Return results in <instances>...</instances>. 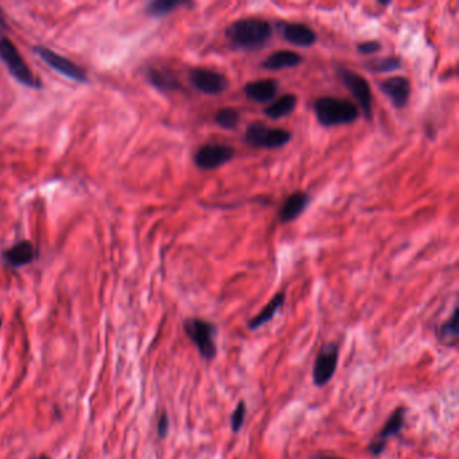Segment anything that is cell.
<instances>
[{"mask_svg": "<svg viewBox=\"0 0 459 459\" xmlns=\"http://www.w3.org/2000/svg\"><path fill=\"white\" fill-rule=\"evenodd\" d=\"M273 28L270 22L261 18H243L230 23L225 35L233 47L240 50H257L272 37Z\"/></svg>", "mask_w": 459, "mask_h": 459, "instance_id": "cell-1", "label": "cell"}, {"mask_svg": "<svg viewBox=\"0 0 459 459\" xmlns=\"http://www.w3.org/2000/svg\"><path fill=\"white\" fill-rule=\"evenodd\" d=\"M317 120L326 128L354 123L360 116V109L351 100L324 96L314 101Z\"/></svg>", "mask_w": 459, "mask_h": 459, "instance_id": "cell-2", "label": "cell"}, {"mask_svg": "<svg viewBox=\"0 0 459 459\" xmlns=\"http://www.w3.org/2000/svg\"><path fill=\"white\" fill-rule=\"evenodd\" d=\"M183 332L186 337L194 344L205 361L210 363L216 360L218 353L216 342L218 330L215 322L200 317L186 318L183 321Z\"/></svg>", "mask_w": 459, "mask_h": 459, "instance_id": "cell-3", "label": "cell"}, {"mask_svg": "<svg viewBox=\"0 0 459 459\" xmlns=\"http://www.w3.org/2000/svg\"><path fill=\"white\" fill-rule=\"evenodd\" d=\"M0 60L6 64L8 72L15 80L21 82L22 85L28 88L40 89L41 81L37 80L35 74L30 69L28 62L23 60V57L19 53L13 41L0 33Z\"/></svg>", "mask_w": 459, "mask_h": 459, "instance_id": "cell-4", "label": "cell"}, {"mask_svg": "<svg viewBox=\"0 0 459 459\" xmlns=\"http://www.w3.org/2000/svg\"><path fill=\"white\" fill-rule=\"evenodd\" d=\"M291 132L283 128H273L261 122L251 123L246 127L244 140L254 149H280L291 140Z\"/></svg>", "mask_w": 459, "mask_h": 459, "instance_id": "cell-5", "label": "cell"}, {"mask_svg": "<svg viewBox=\"0 0 459 459\" xmlns=\"http://www.w3.org/2000/svg\"><path fill=\"white\" fill-rule=\"evenodd\" d=\"M339 360L338 342L324 344L315 356L312 365V382L315 387L322 388L334 378Z\"/></svg>", "mask_w": 459, "mask_h": 459, "instance_id": "cell-6", "label": "cell"}, {"mask_svg": "<svg viewBox=\"0 0 459 459\" xmlns=\"http://www.w3.org/2000/svg\"><path fill=\"white\" fill-rule=\"evenodd\" d=\"M338 76L341 81L345 84V86L351 91V95L357 100L360 107L363 109L365 118L369 120L372 119V104H373V96L370 91V85L366 81V79L360 76L358 73L353 72L351 69H338Z\"/></svg>", "mask_w": 459, "mask_h": 459, "instance_id": "cell-7", "label": "cell"}, {"mask_svg": "<svg viewBox=\"0 0 459 459\" xmlns=\"http://www.w3.org/2000/svg\"><path fill=\"white\" fill-rule=\"evenodd\" d=\"M33 50L43 62H46L50 68L55 69V72L61 73L62 76L77 82L88 81V74L85 69L79 67L76 62L70 61L67 57H62L45 46H35Z\"/></svg>", "mask_w": 459, "mask_h": 459, "instance_id": "cell-8", "label": "cell"}, {"mask_svg": "<svg viewBox=\"0 0 459 459\" xmlns=\"http://www.w3.org/2000/svg\"><path fill=\"white\" fill-rule=\"evenodd\" d=\"M234 157V149L221 143H206L197 149L194 163L203 171L216 170L218 167L230 162Z\"/></svg>", "mask_w": 459, "mask_h": 459, "instance_id": "cell-9", "label": "cell"}, {"mask_svg": "<svg viewBox=\"0 0 459 459\" xmlns=\"http://www.w3.org/2000/svg\"><path fill=\"white\" fill-rule=\"evenodd\" d=\"M405 415H407L405 407L400 405L395 408V411L390 415V418L387 419V421L384 423L382 429L376 435V438L366 447L369 454H372L373 457H380L385 451L388 439L399 435L404 429Z\"/></svg>", "mask_w": 459, "mask_h": 459, "instance_id": "cell-10", "label": "cell"}, {"mask_svg": "<svg viewBox=\"0 0 459 459\" xmlns=\"http://www.w3.org/2000/svg\"><path fill=\"white\" fill-rule=\"evenodd\" d=\"M189 79L191 85L205 95H220L230 86V80L213 69H190Z\"/></svg>", "mask_w": 459, "mask_h": 459, "instance_id": "cell-11", "label": "cell"}, {"mask_svg": "<svg viewBox=\"0 0 459 459\" xmlns=\"http://www.w3.org/2000/svg\"><path fill=\"white\" fill-rule=\"evenodd\" d=\"M380 89L390 98L395 108H404L411 96V82L403 76H393L380 84Z\"/></svg>", "mask_w": 459, "mask_h": 459, "instance_id": "cell-12", "label": "cell"}, {"mask_svg": "<svg viewBox=\"0 0 459 459\" xmlns=\"http://www.w3.org/2000/svg\"><path fill=\"white\" fill-rule=\"evenodd\" d=\"M279 33L283 40L300 47H309L317 42V34L312 28L303 23H293V22H280L278 25Z\"/></svg>", "mask_w": 459, "mask_h": 459, "instance_id": "cell-13", "label": "cell"}, {"mask_svg": "<svg viewBox=\"0 0 459 459\" xmlns=\"http://www.w3.org/2000/svg\"><path fill=\"white\" fill-rule=\"evenodd\" d=\"M1 256L4 259V261L14 267V268H19L23 266H28L30 263H33L37 257V251L35 246L31 242L23 240L21 243L15 244L11 248L6 249Z\"/></svg>", "mask_w": 459, "mask_h": 459, "instance_id": "cell-14", "label": "cell"}, {"mask_svg": "<svg viewBox=\"0 0 459 459\" xmlns=\"http://www.w3.org/2000/svg\"><path fill=\"white\" fill-rule=\"evenodd\" d=\"M279 91V84L276 80L272 79H263V80H256V81L248 82L244 86V94L245 96L256 103H267L273 100L276 97V94Z\"/></svg>", "mask_w": 459, "mask_h": 459, "instance_id": "cell-15", "label": "cell"}, {"mask_svg": "<svg viewBox=\"0 0 459 459\" xmlns=\"http://www.w3.org/2000/svg\"><path fill=\"white\" fill-rule=\"evenodd\" d=\"M310 203V196L305 191H295L285 201L279 212L280 222H291L300 216Z\"/></svg>", "mask_w": 459, "mask_h": 459, "instance_id": "cell-16", "label": "cell"}, {"mask_svg": "<svg viewBox=\"0 0 459 459\" xmlns=\"http://www.w3.org/2000/svg\"><path fill=\"white\" fill-rule=\"evenodd\" d=\"M303 61V57L298 55L297 52L291 50H278L268 55L261 67L267 70H282V69L295 68Z\"/></svg>", "mask_w": 459, "mask_h": 459, "instance_id": "cell-17", "label": "cell"}, {"mask_svg": "<svg viewBox=\"0 0 459 459\" xmlns=\"http://www.w3.org/2000/svg\"><path fill=\"white\" fill-rule=\"evenodd\" d=\"M284 302H285V294H284V293L276 294V295L272 298L270 302L267 303V306H266L263 310L260 311L257 315H255L254 318H251V319L248 321L246 327H248L251 332H255L257 329H260L261 326L268 324L270 321H272V318L276 315V312L283 307Z\"/></svg>", "mask_w": 459, "mask_h": 459, "instance_id": "cell-18", "label": "cell"}, {"mask_svg": "<svg viewBox=\"0 0 459 459\" xmlns=\"http://www.w3.org/2000/svg\"><path fill=\"white\" fill-rule=\"evenodd\" d=\"M297 104V96L294 94H287V95L280 96L275 101H272L263 112L267 118H270L272 120H280L282 118L291 115L295 110Z\"/></svg>", "mask_w": 459, "mask_h": 459, "instance_id": "cell-19", "label": "cell"}, {"mask_svg": "<svg viewBox=\"0 0 459 459\" xmlns=\"http://www.w3.org/2000/svg\"><path fill=\"white\" fill-rule=\"evenodd\" d=\"M435 337L441 344H445L447 346H453L457 344L459 337L458 307L457 306L454 307L450 318L436 327Z\"/></svg>", "mask_w": 459, "mask_h": 459, "instance_id": "cell-20", "label": "cell"}, {"mask_svg": "<svg viewBox=\"0 0 459 459\" xmlns=\"http://www.w3.org/2000/svg\"><path fill=\"white\" fill-rule=\"evenodd\" d=\"M147 79L151 85L163 92L178 91L181 88V82L176 80V74L167 69H149Z\"/></svg>", "mask_w": 459, "mask_h": 459, "instance_id": "cell-21", "label": "cell"}, {"mask_svg": "<svg viewBox=\"0 0 459 459\" xmlns=\"http://www.w3.org/2000/svg\"><path fill=\"white\" fill-rule=\"evenodd\" d=\"M215 122L222 130L232 131V130H236V127L240 123V113L237 109L232 108V107L221 108L220 110H217Z\"/></svg>", "mask_w": 459, "mask_h": 459, "instance_id": "cell-22", "label": "cell"}, {"mask_svg": "<svg viewBox=\"0 0 459 459\" xmlns=\"http://www.w3.org/2000/svg\"><path fill=\"white\" fill-rule=\"evenodd\" d=\"M366 69L375 73H390L397 69L402 68V60L399 57H385V58H378L366 62Z\"/></svg>", "mask_w": 459, "mask_h": 459, "instance_id": "cell-23", "label": "cell"}, {"mask_svg": "<svg viewBox=\"0 0 459 459\" xmlns=\"http://www.w3.org/2000/svg\"><path fill=\"white\" fill-rule=\"evenodd\" d=\"M185 4H186L185 1H178V0H157V1L149 3L146 11H147V14L152 15V16H164V15L176 11V8H179Z\"/></svg>", "mask_w": 459, "mask_h": 459, "instance_id": "cell-24", "label": "cell"}, {"mask_svg": "<svg viewBox=\"0 0 459 459\" xmlns=\"http://www.w3.org/2000/svg\"><path fill=\"white\" fill-rule=\"evenodd\" d=\"M245 416H246V403L244 400H240L230 415V430L233 434H239L242 431Z\"/></svg>", "mask_w": 459, "mask_h": 459, "instance_id": "cell-25", "label": "cell"}, {"mask_svg": "<svg viewBox=\"0 0 459 459\" xmlns=\"http://www.w3.org/2000/svg\"><path fill=\"white\" fill-rule=\"evenodd\" d=\"M357 50H358L360 55H376V53H378L381 50V43L378 41L360 42L357 45Z\"/></svg>", "mask_w": 459, "mask_h": 459, "instance_id": "cell-26", "label": "cell"}, {"mask_svg": "<svg viewBox=\"0 0 459 459\" xmlns=\"http://www.w3.org/2000/svg\"><path fill=\"white\" fill-rule=\"evenodd\" d=\"M169 430H170V419L166 412H162L161 416L158 419V424H157V432L158 436L161 439H164L169 435Z\"/></svg>", "mask_w": 459, "mask_h": 459, "instance_id": "cell-27", "label": "cell"}, {"mask_svg": "<svg viewBox=\"0 0 459 459\" xmlns=\"http://www.w3.org/2000/svg\"><path fill=\"white\" fill-rule=\"evenodd\" d=\"M0 26H1V28H7L6 18H4V14H3V10H1V7H0Z\"/></svg>", "mask_w": 459, "mask_h": 459, "instance_id": "cell-28", "label": "cell"}, {"mask_svg": "<svg viewBox=\"0 0 459 459\" xmlns=\"http://www.w3.org/2000/svg\"><path fill=\"white\" fill-rule=\"evenodd\" d=\"M310 459H344V458H338V457H332V455H314V457H311Z\"/></svg>", "mask_w": 459, "mask_h": 459, "instance_id": "cell-29", "label": "cell"}, {"mask_svg": "<svg viewBox=\"0 0 459 459\" xmlns=\"http://www.w3.org/2000/svg\"><path fill=\"white\" fill-rule=\"evenodd\" d=\"M31 459H52L49 455H45V454H42V455H38V457H34V458Z\"/></svg>", "mask_w": 459, "mask_h": 459, "instance_id": "cell-30", "label": "cell"}, {"mask_svg": "<svg viewBox=\"0 0 459 459\" xmlns=\"http://www.w3.org/2000/svg\"><path fill=\"white\" fill-rule=\"evenodd\" d=\"M0 327H1V319H0Z\"/></svg>", "mask_w": 459, "mask_h": 459, "instance_id": "cell-31", "label": "cell"}]
</instances>
